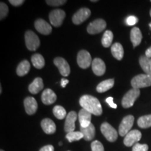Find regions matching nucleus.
Segmentation results:
<instances>
[{
	"mask_svg": "<svg viewBox=\"0 0 151 151\" xmlns=\"http://www.w3.org/2000/svg\"><path fill=\"white\" fill-rule=\"evenodd\" d=\"M79 103L83 109H86L92 115L99 116L102 114V107L96 97L86 94L81 97Z\"/></svg>",
	"mask_w": 151,
	"mask_h": 151,
	"instance_id": "obj_1",
	"label": "nucleus"
},
{
	"mask_svg": "<svg viewBox=\"0 0 151 151\" xmlns=\"http://www.w3.org/2000/svg\"><path fill=\"white\" fill-rule=\"evenodd\" d=\"M131 85L132 88L140 89L151 86V76L148 74H139L132 79Z\"/></svg>",
	"mask_w": 151,
	"mask_h": 151,
	"instance_id": "obj_2",
	"label": "nucleus"
},
{
	"mask_svg": "<svg viewBox=\"0 0 151 151\" xmlns=\"http://www.w3.org/2000/svg\"><path fill=\"white\" fill-rule=\"evenodd\" d=\"M140 95V90L132 88L124 95L122 99V106L124 109L132 107Z\"/></svg>",
	"mask_w": 151,
	"mask_h": 151,
	"instance_id": "obj_3",
	"label": "nucleus"
},
{
	"mask_svg": "<svg viewBox=\"0 0 151 151\" xmlns=\"http://www.w3.org/2000/svg\"><path fill=\"white\" fill-rule=\"evenodd\" d=\"M25 44L28 50L35 51L40 46V40L38 36L32 31H27L24 35Z\"/></svg>",
	"mask_w": 151,
	"mask_h": 151,
	"instance_id": "obj_4",
	"label": "nucleus"
},
{
	"mask_svg": "<svg viewBox=\"0 0 151 151\" xmlns=\"http://www.w3.org/2000/svg\"><path fill=\"white\" fill-rule=\"evenodd\" d=\"M100 129L102 134L109 142H114L117 140L118 132L108 122H104L103 124H101Z\"/></svg>",
	"mask_w": 151,
	"mask_h": 151,
	"instance_id": "obj_5",
	"label": "nucleus"
},
{
	"mask_svg": "<svg viewBox=\"0 0 151 151\" xmlns=\"http://www.w3.org/2000/svg\"><path fill=\"white\" fill-rule=\"evenodd\" d=\"M66 16L65 12L61 9H55L52 11L49 14V20L54 27H58L62 25Z\"/></svg>",
	"mask_w": 151,
	"mask_h": 151,
	"instance_id": "obj_6",
	"label": "nucleus"
},
{
	"mask_svg": "<svg viewBox=\"0 0 151 151\" xmlns=\"http://www.w3.org/2000/svg\"><path fill=\"white\" fill-rule=\"evenodd\" d=\"M134 121V118L132 115L124 117L119 126V134L121 137H125L130 132V129H132Z\"/></svg>",
	"mask_w": 151,
	"mask_h": 151,
	"instance_id": "obj_7",
	"label": "nucleus"
},
{
	"mask_svg": "<svg viewBox=\"0 0 151 151\" xmlns=\"http://www.w3.org/2000/svg\"><path fill=\"white\" fill-rule=\"evenodd\" d=\"M92 58L89 52L82 50L78 52L77 55V63L82 69H87L92 65Z\"/></svg>",
	"mask_w": 151,
	"mask_h": 151,
	"instance_id": "obj_8",
	"label": "nucleus"
},
{
	"mask_svg": "<svg viewBox=\"0 0 151 151\" xmlns=\"http://www.w3.org/2000/svg\"><path fill=\"white\" fill-rule=\"evenodd\" d=\"M106 27V22L103 19H97L90 22L87 28V31L90 35H95L101 32Z\"/></svg>",
	"mask_w": 151,
	"mask_h": 151,
	"instance_id": "obj_9",
	"label": "nucleus"
},
{
	"mask_svg": "<svg viewBox=\"0 0 151 151\" xmlns=\"http://www.w3.org/2000/svg\"><path fill=\"white\" fill-rule=\"evenodd\" d=\"M141 132L139 130L134 129L130 131L124 139V144L127 147H131L136 143L139 142L141 140Z\"/></svg>",
	"mask_w": 151,
	"mask_h": 151,
	"instance_id": "obj_10",
	"label": "nucleus"
},
{
	"mask_svg": "<svg viewBox=\"0 0 151 151\" xmlns=\"http://www.w3.org/2000/svg\"><path fill=\"white\" fill-rule=\"evenodd\" d=\"M91 15V11L88 8H82L77 11L72 17L73 24H80L88 19Z\"/></svg>",
	"mask_w": 151,
	"mask_h": 151,
	"instance_id": "obj_11",
	"label": "nucleus"
},
{
	"mask_svg": "<svg viewBox=\"0 0 151 151\" xmlns=\"http://www.w3.org/2000/svg\"><path fill=\"white\" fill-rule=\"evenodd\" d=\"M54 64L59 69L60 73H61L62 76H68L71 72L70 67H69L68 62L62 58H56L54 60Z\"/></svg>",
	"mask_w": 151,
	"mask_h": 151,
	"instance_id": "obj_12",
	"label": "nucleus"
},
{
	"mask_svg": "<svg viewBox=\"0 0 151 151\" xmlns=\"http://www.w3.org/2000/svg\"><path fill=\"white\" fill-rule=\"evenodd\" d=\"M35 27L39 33L44 35H50L52 32L51 25H50L43 19H37L35 22Z\"/></svg>",
	"mask_w": 151,
	"mask_h": 151,
	"instance_id": "obj_13",
	"label": "nucleus"
},
{
	"mask_svg": "<svg viewBox=\"0 0 151 151\" xmlns=\"http://www.w3.org/2000/svg\"><path fill=\"white\" fill-rule=\"evenodd\" d=\"M77 119V114L75 111H71L68 113L66 117L65 123V131L67 133L74 132L75 129V122Z\"/></svg>",
	"mask_w": 151,
	"mask_h": 151,
	"instance_id": "obj_14",
	"label": "nucleus"
},
{
	"mask_svg": "<svg viewBox=\"0 0 151 151\" xmlns=\"http://www.w3.org/2000/svg\"><path fill=\"white\" fill-rule=\"evenodd\" d=\"M92 69L95 75L100 76L105 73L106 65L104 62L100 58H95L92 60Z\"/></svg>",
	"mask_w": 151,
	"mask_h": 151,
	"instance_id": "obj_15",
	"label": "nucleus"
},
{
	"mask_svg": "<svg viewBox=\"0 0 151 151\" xmlns=\"http://www.w3.org/2000/svg\"><path fill=\"white\" fill-rule=\"evenodd\" d=\"M24 106L26 113L28 115H34L37 112L38 104L34 97H27L24 100Z\"/></svg>",
	"mask_w": 151,
	"mask_h": 151,
	"instance_id": "obj_16",
	"label": "nucleus"
},
{
	"mask_svg": "<svg viewBox=\"0 0 151 151\" xmlns=\"http://www.w3.org/2000/svg\"><path fill=\"white\" fill-rule=\"evenodd\" d=\"M92 114L86 109H83L79 111L78 120L81 127H87L90 125L91 122Z\"/></svg>",
	"mask_w": 151,
	"mask_h": 151,
	"instance_id": "obj_17",
	"label": "nucleus"
},
{
	"mask_svg": "<svg viewBox=\"0 0 151 151\" xmlns=\"http://www.w3.org/2000/svg\"><path fill=\"white\" fill-rule=\"evenodd\" d=\"M57 99V95L51 89L44 90L41 94V101L45 105H50L53 104Z\"/></svg>",
	"mask_w": 151,
	"mask_h": 151,
	"instance_id": "obj_18",
	"label": "nucleus"
},
{
	"mask_svg": "<svg viewBox=\"0 0 151 151\" xmlns=\"http://www.w3.org/2000/svg\"><path fill=\"white\" fill-rule=\"evenodd\" d=\"M43 132L47 134H52L56 131V125L50 118H45L41 122Z\"/></svg>",
	"mask_w": 151,
	"mask_h": 151,
	"instance_id": "obj_19",
	"label": "nucleus"
},
{
	"mask_svg": "<svg viewBox=\"0 0 151 151\" xmlns=\"http://www.w3.org/2000/svg\"><path fill=\"white\" fill-rule=\"evenodd\" d=\"M130 39L133 44L134 48L137 47L140 44L142 40V34L139 28L137 27H133L130 32Z\"/></svg>",
	"mask_w": 151,
	"mask_h": 151,
	"instance_id": "obj_20",
	"label": "nucleus"
},
{
	"mask_svg": "<svg viewBox=\"0 0 151 151\" xmlns=\"http://www.w3.org/2000/svg\"><path fill=\"white\" fill-rule=\"evenodd\" d=\"M81 132L83 134V139L86 141H91L95 136V127L94 124L91 123L87 127H80Z\"/></svg>",
	"mask_w": 151,
	"mask_h": 151,
	"instance_id": "obj_21",
	"label": "nucleus"
},
{
	"mask_svg": "<svg viewBox=\"0 0 151 151\" xmlns=\"http://www.w3.org/2000/svg\"><path fill=\"white\" fill-rule=\"evenodd\" d=\"M43 88V83L42 78L40 77L36 78L32 83L29 86V91L32 94H38Z\"/></svg>",
	"mask_w": 151,
	"mask_h": 151,
	"instance_id": "obj_22",
	"label": "nucleus"
},
{
	"mask_svg": "<svg viewBox=\"0 0 151 151\" xmlns=\"http://www.w3.org/2000/svg\"><path fill=\"white\" fill-rule=\"evenodd\" d=\"M111 53L118 60H121L124 56L123 47L120 43H115L111 46Z\"/></svg>",
	"mask_w": 151,
	"mask_h": 151,
	"instance_id": "obj_23",
	"label": "nucleus"
},
{
	"mask_svg": "<svg viewBox=\"0 0 151 151\" xmlns=\"http://www.w3.org/2000/svg\"><path fill=\"white\" fill-rule=\"evenodd\" d=\"M139 64L146 74L151 76V59L146 55L141 56L139 58Z\"/></svg>",
	"mask_w": 151,
	"mask_h": 151,
	"instance_id": "obj_24",
	"label": "nucleus"
},
{
	"mask_svg": "<svg viewBox=\"0 0 151 151\" xmlns=\"http://www.w3.org/2000/svg\"><path fill=\"white\" fill-rule=\"evenodd\" d=\"M115 81L113 78L108 79V80H105L101 82L98 85L97 87V91L99 93H102V92H105L108 91L114 86Z\"/></svg>",
	"mask_w": 151,
	"mask_h": 151,
	"instance_id": "obj_25",
	"label": "nucleus"
},
{
	"mask_svg": "<svg viewBox=\"0 0 151 151\" xmlns=\"http://www.w3.org/2000/svg\"><path fill=\"white\" fill-rule=\"evenodd\" d=\"M30 70V64L27 60H23L19 64L16 69V73L19 76H23L27 74Z\"/></svg>",
	"mask_w": 151,
	"mask_h": 151,
	"instance_id": "obj_26",
	"label": "nucleus"
},
{
	"mask_svg": "<svg viewBox=\"0 0 151 151\" xmlns=\"http://www.w3.org/2000/svg\"><path fill=\"white\" fill-rule=\"evenodd\" d=\"M32 65L35 68L38 69H41L44 67L45 60L43 57L40 54H35L32 56L31 58Z\"/></svg>",
	"mask_w": 151,
	"mask_h": 151,
	"instance_id": "obj_27",
	"label": "nucleus"
},
{
	"mask_svg": "<svg viewBox=\"0 0 151 151\" xmlns=\"http://www.w3.org/2000/svg\"><path fill=\"white\" fill-rule=\"evenodd\" d=\"M137 124L139 127L142 128V129L151 127V115H147V116L140 117L138 119Z\"/></svg>",
	"mask_w": 151,
	"mask_h": 151,
	"instance_id": "obj_28",
	"label": "nucleus"
},
{
	"mask_svg": "<svg viewBox=\"0 0 151 151\" xmlns=\"http://www.w3.org/2000/svg\"><path fill=\"white\" fill-rule=\"evenodd\" d=\"M113 39V34L110 30H107L104 34L101 39V44L105 48H109L112 43Z\"/></svg>",
	"mask_w": 151,
	"mask_h": 151,
	"instance_id": "obj_29",
	"label": "nucleus"
},
{
	"mask_svg": "<svg viewBox=\"0 0 151 151\" xmlns=\"http://www.w3.org/2000/svg\"><path fill=\"white\" fill-rule=\"evenodd\" d=\"M52 112H53V114L55 116V118L59 119V120H62L67 116L65 108L59 105H57L54 107L53 109H52Z\"/></svg>",
	"mask_w": 151,
	"mask_h": 151,
	"instance_id": "obj_30",
	"label": "nucleus"
},
{
	"mask_svg": "<svg viewBox=\"0 0 151 151\" xmlns=\"http://www.w3.org/2000/svg\"><path fill=\"white\" fill-rule=\"evenodd\" d=\"M66 138L69 142H73L74 141H79L81 139H83V134L81 132H71L67 133Z\"/></svg>",
	"mask_w": 151,
	"mask_h": 151,
	"instance_id": "obj_31",
	"label": "nucleus"
},
{
	"mask_svg": "<svg viewBox=\"0 0 151 151\" xmlns=\"http://www.w3.org/2000/svg\"><path fill=\"white\" fill-rule=\"evenodd\" d=\"M9 13V8L5 3L1 2L0 4V19L3 20L7 16Z\"/></svg>",
	"mask_w": 151,
	"mask_h": 151,
	"instance_id": "obj_32",
	"label": "nucleus"
},
{
	"mask_svg": "<svg viewBox=\"0 0 151 151\" xmlns=\"http://www.w3.org/2000/svg\"><path fill=\"white\" fill-rule=\"evenodd\" d=\"M92 151H104L102 143L99 141H94L91 143Z\"/></svg>",
	"mask_w": 151,
	"mask_h": 151,
	"instance_id": "obj_33",
	"label": "nucleus"
},
{
	"mask_svg": "<svg viewBox=\"0 0 151 151\" xmlns=\"http://www.w3.org/2000/svg\"><path fill=\"white\" fill-rule=\"evenodd\" d=\"M46 2L47 4L52 6H59L65 4L67 1L65 0H47Z\"/></svg>",
	"mask_w": 151,
	"mask_h": 151,
	"instance_id": "obj_34",
	"label": "nucleus"
},
{
	"mask_svg": "<svg viewBox=\"0 0 151 151\" xmlns=\"http://www.w3.org/2000/svg\"><path fill=\"white\" fill-rule=\"evenodd\" d=\"M148 146L147 144H140V143H136L132 148V151H148Z\"/></svg>",
	"mask_w": 151,
	"mask_h": 151,
	"instance_id": "obj_35",
	"label": "nucleus"
},
{
	"mask_svg": "<svg viewBox=\"0 0 151 151\" xmlns=\"http://www.w3.org/2000/svg\"><path fill=\"white\" fill-rule=\"evenodd\" d=\"M138 21H139V20L134 16H129L126 19V23H127L128 26L134 25V24L137 23Z\"/></svg>",
	"mask_w": 151,
	"mask_h": 151,
	"instance_id": "obj_36",
	"label": "nucleus"
},
{
	"mask_svg": "<svg viewBox=\"0 0 151 151\" xmlns=\"http://www.w3.org/2000/svg\"><path fill=\"white\" fill-rule=\"evenodd\" d=\"M106 102L110 106L111 108L113 109H116L117 108V105L113 102V98L111 97H109L108 98L106 99Z\"/></svg>",
	"mask_w": 151,
	"mask_h": 151,
	"instance_id": "obj_37",
	"label": "nucleus"
},
{
	"mask_svg": "<svg viewBox=\"0 0 151 151\" xmlns=\"http://www.w3.org/2000/svg\"><path fill=\"white\" fill-rule=\"evenodd\" d=\"M24 2V0H9V3L14 6H19Z\"/></svg>",
	"mask_w": 151,
	"mask_h": 151,
	"instance_id": "obj_38",
	"label": "nucleus"
},
{
	"mask_svg": "<svg viewBox=\"0 0 151 151\" xmlns=\"http://www.w3.org/2000/svg\"><path fill=\"white\" fill-rule=\"evenodd\" d=\"M39 151H54V147L52 145H47L42 147Z\"/></svg>",
	"mask_w": 151,
	"mask_h": 151,
	"instance_id": "obj_39",
	"label": "nucleus"
},
{
	"mask_svg": "<svg viewBox=\"0 0 151 151\" xmlns=\"http://www.w3.org/2000/svg\"><path fill=\"white\" fill-rule=\"evenodd\" d=\"M69 83V80H67V79H65V78H62L61 80V86L62 88H65L66 86Z\"/></svg>",
	"mask_w": 151,
	"mask_h": 151,
	"instance_id": "obj_40",
	"label": "nucleus"
},
{
	"mask_svg": "<svg viewBox=\"0 0 151 151\" xmlns=\"http://www.w3.org/2000/svg\"><path fill=\"white\" fill-rule=\"evenodd\" d=\"M146 56L148 58H151V46L146 50Z\"/></svg>",
	"mask_w": 151,
	"mask_h": 151,
	"instance_id": "obj_41",
	"label": "nucleus"
},
{
	"mask_svg": "<svg viewBox=\"0 0 151 151\" xmlns=\"http://www.w3.org/2000/svg\"><path fill=\"white\" fill-rule=\"evenodd\" d=\"M92 2H97V0H91Z\"/></svg>",
	"mask_w": 151,
	"mask_h": 151,
	"instance_id": "obj_42",
	"label": "nucleus"
},
{
	"mask_svg": "<svg viewBox=\"0 0 151 151\" xmlns=\"http://www.w3.org/2000/svg\"><path fill=\"white\" fill-rule=\"evenodd\" d=\"M59 145H60V146H61L62 145V142H60V143H59Z\"/></svg>",
	"mask_w": 151,
	"mask_h": 151,
	"instance_id": "obj_43",
	"label": "nucleus"
},
{
	"mask_svg": "<svg viewBox=\"0 0 151 151\" xmlns=\"http://www.w3.org/2000/svg\"><path fill=\"white\" fill-rule=\"evenodd\" d=\"M150 17H151V9H150Z\"/></svg>",
	"mask_w": 151,
	"mask_h": 151,
	"instance_id": "obj_44",
	"label": "nucleus"
},
{
	"mask_svg": "<svg viewBox=\"0 0 151 151\" xmlns=\"http://www.w3.org/2000/svg\"><path fill=\"white\" fill-rule=\"evenodd\" d=\"M150 27H151V23H150Z\"/></svg>",
	"mask_w": 151,
	"mask_h": 151,
	"instance_id": "obj_45",
	"label": "nucleus"
},
{
	"mask_svg": "<svg viewBox=\"0 0 151 151\" xmlns=\"http://www.w3.org/2000/svg\"><path fill=\"white\" fill-rule=\"evenodd\" d=\"M0 151H4V150H1Z\"/></svg>",
	"mask_w": 151,
	"mask_h": 151,
	"instance_id": "obj_46",
	"label": "nucleus"
},
{
	"mask_svg": "<svg viewBox=\"0 0 151 151\" xmlns=\"http://www.w3.org/2000/svg\"></svg>",
	"mask_w": 151,
	"mask_h": 151,
	"instance_id": "obj_47",
	"label": "nucleus"
}]
</instances>
